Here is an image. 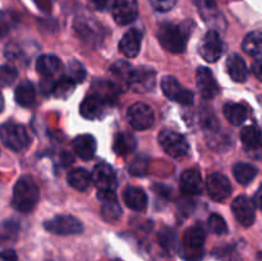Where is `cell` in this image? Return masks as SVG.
I'll use <instances>...</instances> for the list:
<instances>
[{
	"mask_svg": "<svg viewBox=\"0 0 262 261\" xmlns=\"http://www.w3.org/2000/svg\"><path fill=\"white\" fill-rule=\"evenodd\" d=\"M207 192L215 201H224L232 193V184L229 179L220 173H214L207 178Z\"/></svg>",
	"mask_w": 262,
	"mask_h": 261,
	"instance_id": "15",
	"label": "cell"
},
{
	"mask_svg": "<svg viewBox=\"0 0 262 261\" xmlns=\"http://www.w3.org/2000/svg\"><path fill=\"white\" fill-rule=\"evenodd\" d=\"M14 97L17 104L23 107H30L35 104L36 91L33 84L30 81H22L17 86L14 92Z\"/></svg>",
	"mask_w": 262,
	"mask_h": 261,
	"instance_id": "26",
	"label": "cell"
},
{
	"mask_svg": "<svg viewBox=\"0 0 262 261\" xmlns=\"http://www.w3.org/2000/svg\"><path fill=\"white\" fill-rule=\"evenodd\" d=\"M19 232V223L17 220H5L0 224V245L12 242L17 238Z\"/></svg>",
	"mask_w": 262,
	"mask_h": 261,
	"instance_id": "34",
	"label": "cell"
},
{
	"mask_svg": "<svg viewBox=\"0 0 262 261\" xmlns=\"http://www.w3.org/2000/svg\"><path fill=\"white\" fill-rule=\"evenodd\" d=\"M67 179H68V183L78 191H86L92 183L91 173L84 168H76L71 170Z\"/></svg>",
	"mask_w": 262,
	"mask_h": 261,
	"instance_id": "27",
	"label": "cell"
},
{
	"mask_svg": "<svg viewBox=\"0 0 262 261\" xmlns=\"http://www.w3.org/2000/svg\"><path fill=\"white\" fill-rule=\"evenodd\" d=\"M53 87H54V83L49 78H45L42 82H41V90H42V92L45 95L53 92Z\"/></svg>",
	"mask_w": 262,
	"mask_h": 261,
	"instance_id": "44",
	"label": "cell"
},
{
	"mask_svg": "<svg viewBox=\"0 0 262 261\" xmlns=\"http://www.w3.org/2000/svg\"><path fill=\"white\" fill-rule=\"evenodd\" d=\"M224 115L228 122L233 125H241L248 117V112L242 104L237 102H228L224 105Z\"/></svg>",
	"mask_w": 262,
	"mask_h": 261,
	"instance_id": "28",
	"label": "cell"
},
{
	"mask_svg": "<svg viewBox=\"0 0 262 261\" xmlns=\"http://www.w3.org/2000/svg\"><path fill=\"white\" fill-rule=\"evenodd\" d=\"M181 191L187 196H194L202 192V178L197 169H187L181 177Z\"/></svg>",
	"mask_w": 262,
	"mask_h": 261,
	"instance_id": "20",
	"label": "cell"
},
{
	"mask_svg": "<svg viewBox=\"0 0 262 261\" xmlns=\"http://www.w3.org/2000/svg\"><path fill=\"white\" fill-rule=\"evenodd\" d=\"M36 4H38L41 7V9H48L50 7V3L49 0H35Z\"/></svg>",
	"mask_w": 262,
	"mask_h": 261,
	"instance_id": "47",
	"label": "cell"
},
{
	"mask_svg": "<svg viewBox=\"0 0 262 261\" xmlns=\"http://www.w3.org/2000/svg\"><path fill=\"white\" fill-rule=\"evenodd\" d=\"M161 89L164 95L173 101L182 105H191L193 102V94L189 90L184 89L178 79L173 76H165L161 79Z\"/></svg>",
	"mask_w": 262,
	"mask_h": 261,
	"instance_id": "8",
	"label": "cell"
},
{
	"mask_svg": "<svg viewBox=\"0 0 262 261\" xmlns=\"http://www.w3.org/2000/svg\"><path fill=\"white\" fill-rule=\"evenodd\" d=\"M148 164H150V159L146 155H138L137 158L133 159L130 161L129 166H128V170L132 176L136 177H142L147 173L148 170Z\"/></svg>",
	"mask_w": 262,
	"mask_h": 261,
	"instance_id": "36",
	"label": "cell"
},
{
	"mask_svg": "<svg viewBox=\"0 0 262 261\" xmlns=\"http://www.w3.org/2000/svg\"><path fill=\"white\" fill-rule=\"evenodd\" d=\"M74 87H76V82L72 78H69L68 76H63L56 83H54L53 94L58 99H68L73 94Z\"/></svg>",
	"mask_w": 262,
	"mask_h": 261,
	"instance_id": "33",
	"label": "cell"
},
{
	"mask_svg": "<svg viewBox=\"0 0 262 261\" xmlns=\"http://www.w3.org/2000/svg\"><path fill=\"white\" fill-rule=\"evenodd\" d=\"M45 229L53 234L58 235H69V234H78L83 230V225L71 215H58L53 219L46 220L43 224Z\"/></svg>",
	"mask_w": 262,
	"mask_h": 261,
	"instance_id": "7",
	"label": "cell"
},
{
	"mask_svg": "<svg viewBox=\"0 0 262 261\" xmlns=\"http://www.w3.org/2000/svg\"><path fill=\"white\" fill-rule=\"evenodd\" d=\"M253 72L257 76V78H261V58H256L255 64H253Z\"/></svg>",
	"mask_w": 262,
	"mask_h": 261,
	"instance_id": "46",
	"label": "cell"
},
{
	"mask_svg": "<svg viewBox=\"0 0 262 261\" xmlns=\"http://www.w3.org/2000/svg\"><path fill=\"white\" fill-rule=\"evenodd\" d=\"M156 72L148 67L133 69L130 89L136 92H148L155 87Z\"/></svg>",
	"mask_w": 262,
	"mask_h": 261,
	"instance_id": "17",
	"label": "cell"
},
{
	"mask_svg": "<svg viewBox=\"0 0 262 261\" xmlns=\"http://www.w3.org/2000/svg\"><path fill=\"white\" fill-rule=\"evenodd\" d=\"M91 181L99 189V192L115 191V188H117L115 171L106 163H100L95 166L91 173Z\"/></svg>",
	"mask_w": 262,
	"mask_h": 261,
	"instance_id": "11",
	"label": "cell"
},
{
	"mask_svg": "<svg viewBox=\"0 0 262 261\" xmlns=\"http://www.w3.org/2000/svg\"><path fill=\"white\" fill-rule=\"evenodd\" d=\"M142 44V32L137 28H130L123 35L119 42V49L127 58H135L138 55Z\"/></svg>",
	"mask_w": 262,
	"mask_h": 261,
	"instance_id": "19",
	"label": "cell"
},
{
	"mask_svg": "<svg viewBox=\"0 0 262 261\" xmlns=\"http://www.w3.org/2000/svg\"><path fill=\"white\" fill-rule=\"evenodd\" d=\"M196 83L199 87L201 96L206 100L214 99L216 95H219V84L215 79L214 74L211 73L206 67H200L196 72Z\"/></svg>",
	"mask_w": 262,
	"mask_h": 261,
	"instance_id": "16",
	"label": "cell"
},
{
	"mask_svg": "<svg viewBox=\"0 0 262 261\" xmlns=\"http://www.w3.org/2000/svg\"><path fill=\"white\" fill-rule=\"evenodd\" d=\"M76 30L82 37L87 40H97V37H100V28L97 23L87 18L76 20Z\"/></svg>",
	"mask_w": 262,
	"mask_h": 261,
	"instance_id": "31",
	"label": "cell"
},
{
	"mask_svg": "<svg viewBox=\"0 0 262 261\" xmlns=\"http://www.w3.org/2000/svg\"><path fill=\"white\" fill-rule=\"evenodd\" d=\"M67 76L73 79L76 83H81L86 78V71H84L83 66L79 61L72 60L68 64V74Z\"/></svg>",
	"mask_w": 262,
	"mask_h": 261,
	"instance_id": "38",
	"label": "cell"
},
{
	"mask_svg": "<svg viewBox=\"0 0 262 261\" xmlns=\"http://www.w3.org/2000/svg\"><path fill=\"white\" fill-rule=\"evenodd\" d=\"M61 69V60L55 55L51 54H46V55H41L36 61V71L38 74L43 77V78H49V77L54 76L58 73Z\"/></svg>",
	"mask_w": 262,
	"mask_h": 261,
	"instance_id": "24",
	"label": "cell"
},
{
	"mask_svg": "<svg viewBox=\"0 0 262 261\" xmlns=\"http://www.w3.org/2000/svg\"><path fill=\"white\" fill-rule=\"evenodd\" d=\"M4 109V99H3V95L0 94V113Z\"/></svg>",
	"mask_w": 262,
	"mask_h": 261,
	"instance_id": "48",
	"label": "cell"
},
{
	"mask_svg": "<svg viewBox=\"0 0 262 261\" xmlns=\"http://www.w3.org/2000/svg\"><path fill=\"white\" fill-rule=\"evenodd\" d=\"M0 140L5 147L15 151V153L27 147L28 142H30V138H28L27 130L25 129V127L12 122L5 123L0 127Z\"/></svg>",
	"mask_w": 262,
	"mask_h": 261,
	"instance_id": "3",
	"label": "cell"
},
{
	"mask_svg": "<svg viewBox=\"0 0 262 261\" xmlns=\"http://www.w3.org/2000/svg\"><path fill=\"white\" fill-rule=\"evenodd\" d=\"M72 147L78 158L83 159V160H90L94 158L95 153H96V140L91 135H81L74 138L72 142Z\"/></svg>",
	"mask_w": 262,
	"mask_h": 261,
	"instance_id": "21",
	"label": "cell"
},
{
	"mask_svg": "<svg viewBox=\"0 0 262 261\" xmlns=\"http://www.w3.org/2000/svg\"><path fill=\"white\" fill-rule=\"evenodd\" d=\"M150 3L158 12H169L176 5L177 0H150Z\"/></svg>",
	"mask_w": 262,
	"mask_h": 261,
	"instance_id": "40",
	"label": "cell"
},
{
	"mask_svg": "<svg viewBox=\"0 0 262 261\" xmlns=\"http://www.w3.org/2000/svg\"><path fill=\"white\" fill-rule=\"evenodd\" d=\"M109 105L110 102L105 100L104 97L97 94H92L82 101L79 112H81L82 117L86 118V119H101L106 115L107 110H109Z\"/></svg>",
	"mask_w": 262,
	"mask_h": 261,
	"instance_id": "10",
	"label": "cell"
},
{
	"mask_svg": "<svg viewBox=\"0 0 262 261\" xmlns=\"http://www.w3.org/2000/svg\"><path fill=\"white\" fill-rule=\"evenodd\" d=\"M40 200V189L31 177L18 179L13 188L12 205L20 212H31Z\"/></svg>",
	"mask_w": 262,
	"mask_h": 261,
	"instance_id": "2",
	"label": "cell"
},
{
	"mask_svg": "<svg viewBox=\"0 0 262 261\" xmlns=\"http://www.w3.org/2000/svg\"><path fill=\"white\" fill-rule=\"evenodd\" d=\"M159 143L171 158H183L189 153V143L181 133L165 129L159 135Z\"/></svg>",
	"mask_w": 262,
	"mask_h": 261,
	"instance_id": "5",
	"label": "cell"
},
{
	"mask_svg": "<svg viewBox=\"0 0 262 261\" xmlns=\"http://www.w3.org/2000/svg\"><path fill=\"white\" fill-rule=\"evenodd\" d=\"M19 48H17V45H14V44H10L5 48V56H8L10 60H15L19 56Z\"/></svg>",
	"mask_w": 262,
	"mask_h": 261,
	"instance_id": "42",
	"label": "cell"
},
{
	"mask_svg": "<svg viewBox=\"0 0 262 261\" xmlns=\"http://www.w3.org/2000/svg\"><path fill=\"white\" fill-rule=\"evenodd\" d=\"M233 174H234L238 183L247 186L257 176V168L250 163H238L233 168Z\"/></svg>",
	"mask_w": 262,
	"mask_h": 261,
	"instance_id": "29",
	"label": "cell"
},
{
	"mask_svg": "<svg viewBox=\"0 0 262 261\" xmlns=\"http://www.w3.org/2000/svg\"><path fill=\"white\" fill-rule=\"evenodd\" d=\"M18 72L14 67L0 66V87H8L17 79Z\"/></svg>",
	"mask_w": 262,
	"mask_h": 261,
	"instance_id": "37",
	"label": "cell"
},
{
	"mask_svg": "<svg viewBox=\"0 0 262 261\" xmlns=\"http://www.w3.org/2000/svg\"><path fill=\"white\" fill-rule=\"evenodd\" d=\"M242 49L251 56L260 58L262 50V35L261 31H252L245 37L242 42Z\"/></svg>",
	"mask_w": 262,
	"mask_h": 261,
	"instance_id": "30",
	"label": "cell"
},
{
	"mask_svg": "<svg viewBox=\"0 0 262 261\" xmlns=\"http://www.w3.org/2000/svg\"><path fill=\"white\" fill-rule=\"evenodd\" d=\"M159 241H160V245L163 246L164 250H166L168 252H174L178 247V237H177L176 230L171 229V228H164L159 232Z\"/></svg>",
	"mask_w": 262,
	"mask_h": 261,
	"instance_id": "35",
	"label": "cell"
},
{
	"mask_svg": "<svg viewBox=\"0 0 262 261\" xmlns=\"http://www.w3.org/2000/svg\"><path fill=\"white\" fill-rule=\"evenodd\" d=\"M133 67L132 64L125 60H118L110 67L109 69V82L113 89L119 92L127 91L130 89V81H132Z\"/></svg>",
	"mask_w": 262,
	"mask_h": 261,
	"instance_id": "6",
	"label": "cell"
},
{
	"mask_svg": "<svg viewBox=\"0 0 262 261\" xmlns=\"http://www.w3.org/2000/svg\"><path fill=\"white\" fill-rule=\"evenodd\" d=\"M123 200L125 205L135 211H142L147 206V196L140 187H127L123 193Z\"/></svg>",
	"mask_w": 262,
	"mask_h": 261,
	"instance_id": "23",
	"label": "cell"
},
{
	"mask_svg": "<svg viewBox=\"0 0 262 261\" xmlns=\"http://www.w3.org/2000/svg\"><path fill=\"white\" fill-rule=\"evenodd\" d=\"M0 261H18L17 253L13 250H5L0 252Z\"/></svg>",
	"mask_w": 262,
	"mask_h": 261,
	"instance_id": "43",
	"label": "cell"
},
{
	"mask_svg": "<svg viewBox=\"0 0 262 261\" xmlns=\"http://www.w3.org/2000/svg\"><path fill=\"white\" fill-rule=\"evenodd\" d=\"M209 228L214 234H225L228 232V225L224 217L217 214H211L209 217Z\"/></svg>",
	"mask_w": 262,
	"mask_h": 261,
	"instance_id": "39",
	"label": "cell"
},
{
	"mask_svg": "<svg viewBox=\"0 0 262 261\" xmlns=\"http://www.w3.org/2000/svg\"><path fill=\"white\" fill-rule=\"evenodd\" d=\"M200 54L209 63H214L223 54V40L215 30H210L202 38Z\"/></svg>",
	"mask_w": 262,
	"mask_h": 261,
	"instance_id": "13",
	"label": "cell"
},
{
	"mask_svg": "<svg viewBox=\"0 0 262 261\" xmlns=\"http://www.w3.org/2000/svg\"><path fill=\"white\" fill-rule=\"evenodd\" d=\"M227 71L230 78L235 82H245L248 77L246 61L239 54H230L227 59Z\"/></svg>",
	"mask_w": 262,
	"mask_h": 261,
	"instance_id": "22",
	"label": "cell"
},
{
	"mask_svg": "<svg viewBox=\"0 0 262 261\" xmlns=\"http://www.w3.org/2000/svg\"><path fill=\"white\" fill-rule=\"evenodd\" d=\"M13 26V19L5 13H0V36H4L9 32L10 27Z\"/></svg>",
	"mask_w": 262,
	"mask_h": 261,
	"instance_id": "41",
	"label": "cell"
},
{
	"mask_svg": "<svg viewBox=\"0 0 262 261\" xmlns=\"http://www.w3.org/2000/svg\"><path fill=\"white\" fill-rule=\"evenodd\" d=\"M205 243V230L200 224L187 229L183 237V252L187 260L197 261L202 257Z\"/></svg>",
	"mask_w": 262,
	"mask_h": 261,
	"instance_id": "4",
	"label": "cell"
},
{
	"mask_svg": "<svg viewBox=\"0 0 262 261\" xmlns=\"http://www.w3.org/2000/svg\"><path fill=\"white\" fill-rule=\"evenodd\" d=\"M232 210L234 216L243 227H250L255 223L256 206L255 201L247 196H238L233 201Z\"/></svg>",
	"mask_w": 262,
	"mask_h": 261,
	"instance_id": "12",
	"label": "cell"
},
{
	"mask_svg": "<svg viewBox=\"0 0 262 261\" xmlns=\"http://www.w3.org/2000/svg\"><path fill=\"white\" fill-rule=\"evenodd\" d=\"M137 147V140H136L135 136L130 132H119L114 138V148L115 154L120 156L128 155L129 153L136 150Z\"/></svg>",
	"mask_w": 262,
	"mask_h": 261,
	"instance_id": "25",
	"label": "cell"
},
{
	"mask_svg": "<svg viewBox=\"0 0 262 261\" xmlns=\"http://www.w3.org/2000/svg\"><path fill=\"white\" fill-rule=\"evenodd\" d=\"M109 2H110V0H91L92 4H94L95 7H96L97 9H100V10L106 9L107 5H109Z\"/></svg>",
	"mask_w": 262,
	"mask_h": 261,
	"instance_id": "45",
	"label": "cell"
},
{
	"mask_svg": "<svg viewBox=\"0 0 262 261\" xmlns=\"http://www.w3.org/2000/svg\"><path fill=\"white\" fill-rule=\"evenodd\" d=\"M97 197L102 202V216L107 222H117V220H119L120 215H122V209H120V205L118 202L115 191L99 192Z\"/></svg>",
	"mask_w": 262,
	"mask_h": 261,
	"instance_id": "18",
	"label": "cell"
},
{
	"mask_svg": "<svg viewBox=\"0 0 262 261\" xmlns=\"http://www.w3.org/2000/svg\"><path fill=\"white\" fill-rule=\"evenodd\" d=\"M193 25L189 20H186L182 25L173 23H164L159 27L158 38L160 45L170 53H183L186 49L187 40L191 35V26Z\"/></svg>",
	"mask_w": 262,
	"mask_h": 261,
	"instance_id": "1",
	"label": "cell"
},
{
	"mask_svg": "<svg viewBox=\"0 0 262 261\" xmlns=\"http://www.w3.org/2000/svg\"><path fill=\"white\" fill-rule=\"evenodd\" d=\"M241 140H242L243 145L251 150H256L260 148L261 146V135L260 130L253 125H248L241 130Z\"/></svg>",
	"mask_w": 262,
	"mask_h": 261,
	"instance_id": "32",
	"label": "cell"
},
{
	"mask_svg": "<svg viewBox=\"0 0 262 261\" xmlns=\"http://www.w3.org/2000/svg\"><path fill=\"white\" fill-rule=\"evenodd\" d=\"M127 117L128 120H129V124L135 129L138 130L148 129L150 127H152L154 120H155L154 110L148 105L143 104V102H136V104H133L128 109Z\"/></svg>",
	"mask_w": 262,
	"mask_h": 261,
	"instance_id": "9",
	"label": "cell"
},
{
	"mask_svg": "<svg viewBox=\"0 0 262 261\" xmlns=\"http://www.w3.org/2000/svg\"><path fill=\"white\" fill-rule=\"evenodd\" d=\"M113 17L120 26H127L135 22L138 17L137 0H115L113 5Z\"/></svg>",
	"mask_w": 262,
	"mask_h": 261,
	"instance_id": "14",
	"label": "cell"
}]
</instances>
